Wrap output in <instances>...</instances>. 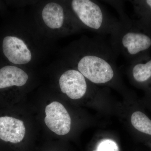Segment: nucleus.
<instances>
[{"label": "nucleus", "instance_id": "1", "mask_svg": "<svg viewBox=\"0 0 151 151\" xmlns=\"http://www.w3.org/2000/svg\"><path fill=\"white\" fill-rule=\"evenodd\" d=\"M82 54L76 61V68L86 79L95 84L110 83L117 72L118 55L101 37H95L86 41Z\"/></svg>", "mask_w": 151, "mask_h": 151}, {"label": "nucleus", "instance_id": "2", "mask_svg": "<svg viewBox=\"0 0 151 151\" xmlns=\"http://www.w3.org/2000/svg\"><path fill=\"white\" fill-rule=\"evenodd\" d=\"M111 36L110 43L116 53L124 56L130 63L151 53V28L135 20L120 21Z\"/></svg>", "mask_w": 151, "mask_h": 151}, {"label": "nucleus", "instance_id": "3", "mask_svg": "<svg viewBox=\"0 0 151 151\" xmlns=\"http://www.w3.org/2000/svg\"><path fill=\"white\" fill-rule=\"evenodd\" d=\"M70 6L83 25L99 34L111 35L120 24V21L111 16L97 1L73 0Z\"/></svg>", "mask_w": 151, "mask_h": 151}, {"label": "nucleus", "instance_id": "4", "mask_svg": "<svg viewBox=\"0 0 151 151\" xmlns=\"http://www.w3.org/2000/svg\"><path fill=\"white\" fill-rule=\"evenodd\" d=\"M45 122L52 132L63 136L69 133L71 127V119L69 113L61 103L56 101L47 105Z\"/></svg>", "mask_w": 151, "mask_h": 151}, {"label": "nucleus", "instance_id": "5", "mask_svg": "<svg viewBox=\"0 0 151 151\" xmlns=\"http://www.w3.org/2000/svg\"><path fill=\"white\" fill-rule=\"evenodd\" d=\"M59 83L61 92L73 100L82 98L87 92L86 78L76 69L65 71L60 76Z\"/></svg>", "mask_w": 151, "mask_h": 151}, {"label": "nucleus", "instance_id": "6", "mask_svg": "<svg viewBox=\"0 0 151 151\" xmlns=\"http://www.w3.org/2000/svg\"><path fill=\"white\" fill-rule=\"evenodd\" d=\"M2 48L6 57L14 64H26L32 59L31 53L26 45L16 37L9 36L4 38Z\"/></svg>", "mask_w": 151, "mask_h": 151}, {"label": "nucleus", "instance_id": "7", "mask_svg": "<svg viewBox=\"0 0 151 151\" xmlns=\"http://www.w3.org/2000/svg\"><path fill=\"white\" fill-rule=\"evenodd\" d=\"M26 134L24 122L11 116L0 117V139L13 144L20 142Z\"/></svg>", "mask_w": 151, "mask_h": 151}, {"label": "nucleus", "instance_id": "8", "mask_svg": "<svg viewBox=\"0 0 151 151\" xmlns=\"http://www.w3.org/2000/svg\"><path fill=\"white\" fill-rule=\"evenodd\" d=\"M28 79L27 73L16 66L7 65L0 69V89L24 86Z\"/></svg>", "mask_w": 151, "mask_h": 151}, {"label": "nucleus", "instance_id": "9", "mask_svg": "<svg viewBox=\"0 0 151 151\" xmlns=\"http://www.w3.org/2000/svg\"><path fill=\"white\" fill-rule=\"evenodd\" d=\"M130 63L129 72L135 82L145 84L151 81V53Z\"/></svg>", "mask_w": 151, "mask_h": 151}, {"label": "nucleus", "instance_id": "10", "mask_svg": "<svg viewBox=\"0 0 151 151\" xmlns=\"http://www.w3.org/2000/svg\"><path fill=\"white\" fill-rule=\"evenodd\" d=\"M42 15L45 23L50 28H60L63 26L65 21L64 10L59 4L48 3L44 7Z\"/></svg>", "mask_w": 151, "mask_h": 151}, {"label": "nucleus", "instance_id": "11", "mask_svg": "<svg viewBox=\"0 0 151 151\" xmlns=\"http://www.w3.org/2000/svg\"><path fill=\"white\" fill-rule=\"evenodd\" d=\"M133 6L135 21L143 26L151 28V0L130 1Z\"/></svg>", "mask_w": 151, "mask_h": 151}, {"label": "nucleus", "instance_id": "12", "mask_svg": "<svg viewBox=\"0 0 151 151\" xmlns=\"http://www.w3.org/2000/svg\"><path fill=\"white\" fill-rule=\"evenodd\" d=\"M131 123L136 129L151 135V120L140 111H136L131 116Z\"/></svg>", "mask_w": 151, "mask_h": 151}, {"label": "nucleus", "instance_id": "13", "mask_svg": "<svg viewBox=\"0 0 151 151\" xmlns=\"http://www.w3.org/2000/svg\"><path fill=\"white\" fill-rule=\"evenodd\" d=\"M105 2L111 5L118 12L120 17V22H125L129 21L131 19L128 17L124 10V2L122 1H105Z\"/></svg>", "mask_w": 151, "mask_h": 151}, {"label": "nucleus", "instance_id": "14", "mask_svg": "<svg viewBox=\"0 0 151 151\" xmlns=\"http://www.w3.org/2000/svg\"><path fill=\"white\" fill-rule=\"evenodd\" d=\"M94 151H119L116 143L110 139H105L101 141Z\"/></svg>", "mask_w": 151, "mask_h": 151}]
</instances>
